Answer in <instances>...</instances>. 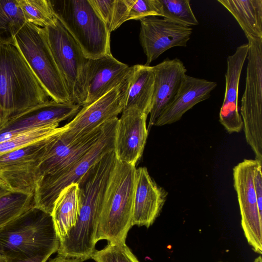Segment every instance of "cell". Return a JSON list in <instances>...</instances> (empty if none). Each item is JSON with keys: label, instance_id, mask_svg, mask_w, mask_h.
Here are the masks:
<instances>
[{"label": "cell", "instance_id": "1", "mask_svg": "<svg viewBox=\"0 0 262 262\" xmlns=\"http://www.w3.org/2000/svg\"><path fill=\"white\" fill-rule=\"evenodd\" d=\"M50 97L12 43H0V126Z\"/></svg>", "mask_w": 262, "mask_h": 262}, {"label": "cell", "instance_id": "2", "mask_svg": "<svg viewBox=\"0 0 262 262\" xmlns=\"http://www.w3.org/2000/svg\"><path fill=\"white\" fill-rule=\"evenodd\" d=\"M60 240L51 214L36 207L0 228V257L51 256Z\"/></svg>", "mask_w": 262, "mask_h": 262}, {"label": "cell", "instance_id": "3", "mask_svg": "<svg viewBox=\"0 0 262 262\" xmlns=\"http://www.w3.org/2000/svg\"><path fill=\"white\" fill-rule=\"evenodd\" d=\"M136 169L117 160L105 193L96 241L125 243L133 226Z\"/></svg>", "mask_w": 262, "mask_h": 262}, {"label": "cell", "instance_id": "4", "mask_svg": "<svg viewBox=\"0 0 262 262\" xmlns=\"http://www.w3.org/2000/svg\"><path fill=\"white\" fill-rule=\"evenodd\" d=\"M55 17L88 59L111 55L110 34L90 0H50Z\"/></svg>", "mask_w": 262, "mask_h": 262}, {"label": "cell", "instance_id": "5", "mask_svg": "<svg viewBox=\"0 0 262 262\" xmlns=\"http://www.w3.org/2000/svg\"><path fill=\"white\" fill-rule=\"evenodd\" d=\"M13 39L50 98L57 102L71 103L43 28L25 23L14 32Z\"/></svg>", "mask_w": 262, "mask_h": 262}, {"label": "cell", "instance_id": "6", "mask_svg": "<svg viewBox=\"0 0 262 262\" xmlns=\"http://www.w3.org/2000/svg\"><path fill=\"white\" fill-rule=\"evenodd\" d=\"M118 117L107 122L97 142L82 157L64 169L41 178L36 182L35 207L51 214L60 192L77 181L102 157L114 150Z\"/></svg>", "mask_w": 262, "mask_h": 262}, {"label": "cell", "instance_id": "7", "mask_svg": "<svg viewBox=\"0 0 262 262\" xmlns=\"http://www.w3.org/2000/svg\"><path fill=\"white\" fill-rule=\"evenodd\" d=\"M43 29L71 103L82 106L86 98L85 81L89 59L56 17L52 24Z\"/></svg>", "mask_w": 262, "mask_h": 262}, {"label": "cell", "instance_id": "8", "mask_svg": "<svg viewBox=\"0 0 262 262\" xmlns=\"http://www.w3.org/2000/svg\"><path fill=\"white\" fill-rule=\"evenodd\" d=\"M248 52L241 114L247 143L262 161V38L247 37Z\"/></svg>", "mask_w": 262, "mask_h": 262}, {"label": "cell", "instance_id": "9", "mask_svg": "<svg viewBox=\"0 0 262 262\" xmlns=\"http://www.w3.org/2000/svg\"><path fill=\"white\" fill-rule=\"evenodd\" d=\"M259 161L255 159L244 160L233 168V176L245 236L253 250L261 254L262 216L259 212L253 181L254 171Z\"/></svg>", "mask_w": 262, "mask_h": 262}, {"label": "cell", "instance_id": "10", "mask_svg": "<svg viewBox=\"0 0 262 262\" xmlns=\"http://www.w3.org/2000/svg\"><path fill=\"white\" fill-rule=\"evenodd\" d=\"M127 82V79L94 102L82 106L71 121L60 127L61 136L74 140L117 118L124 108Z\"/></svg>", "mask_w": 262, "mask_h": 262}, {"label": "cell", "instance_id": "11", "mask_svg": "<svg viewBox=\"0 0 262 262\" xmlns=\"http://www.w3.org/2000/svg\"><path fill=\"white\" fill-rule=\"evenodd\" d=\"M49 137L0 154V179L12 190L34 193L36 170Z\"/></svg>", "mask_w": 262, "mask_h": 262}, {"label": "cell", "instance_id": "12", "mask_svg": "<svg viewBox=\"0 0 262 262\" xmlns=\"http://www.w3.org/2000/svg\"><path fill=\"white\" fill-rule=\"evenodd\" d=\"M107 122L72 141L63 138L58 127L57 132L49 138L36 170V182L42 177L64 169L82 157L99 140Z\"/></svg>", "mask_w": 262, "mask_h": 262}, {"label": "cell", "instance_id": "13", "mask_svg": "<svg viewBox=\"0 0 262 262\" xmlns=\"http://www.w3.org/2000/svg\"><path fill=\"white\" fill-rule=\"evenodd\" d=\"M139 39L149 64L166 51L175 47H186L192 33L191 27L165 18L151 16L139 20Z\"/></svg>", "mask_w": 262, "mask_h": 262}, {"label": "cell", "instance_id": "14", "mask_svg": "<svg viewBox=\"0 0 262 262\" xmlns=\"http://www.w3.org/2000/svg\"><path fill=\"white\" fill-rule=\"evenodd\" d=\"M81 106L53 100L31 107L10 118L0 126V143L26 130L58 123L75 116Z\"/></svg>", "mask_w": 262, "mask_h": 262}, {"label": "cell", "instance_id": "15", "mask_svg": "<svg viewBox=\"0 0 262 262\" xmlns=\"http://www.w3.org/2000/svg\"><path fill=\"white\" fill-rule=\"evenodd\" d=\"M147 116L135 108L123 110L115 129L114 152L118 161L135 166L141 158L148 134Z\"/></svg>", "mask_w": 262, "mask_h": 262}, {"label": "cell", "instance_id": "16", "mask_svg": "<svg viewBox=\"0 0 262 262\" xmlns=\"http://www.w3.org/2000/svg\"><path fill=\"white\" fill-rule=\"evenodd\" d=\"M131 67L119 61L112 54L89 59L85 90L86 99L82 106L98 100L127 79Z\"/></svg>", "mask_w": 262, "mask_h": 262}, {"label": "cell", "instance_id": "17", "mask_svg": "<svg viewBox=\"0 0 262 262\" xmlns=\"http://www.w3.org/2000/svg\"><path fill=\"white\" fill-rule=\"evenodd\" d=\"M168 192L157 184L145 167L136 169L132 225L149 228L160 215Z\"/></svg>", "mask_w": 262, "mask_h": 262}, {"label": "cell", "instance_id": "18", "mask_svg": "<svg viewBox=\"0 0 262 262\" xmlns=\"http://www.w3.org/2000/svg\"><path fill=\"white\" fill-rule=\"evenodd\" d=\"M152 67L155 83L152 105L147 126L148 131L173 100L187 72L184 64L178 58L171 59L167 57Z\"/></svg>", "mask_w": 262, "mask_h": 262}, {"label": "cell", "instance_id": "19", "mask_svg": "<svg viewBox=\"0 0 262 262\" xmlns=\"http://www.w3.org/2000/svg\"><path fill=\"white\" fill-rule=\"evenodd\" d=\"M248 52V44H243L227 59L225 92L219 118L220 123L230 134L238 133L243 128L238 109V95L241 75Z\"/></svg>", "mask_w": 262, "mask_h": 262}, {"label": "cell", "instance_id": "20", "mask_svg": "<svg viewBox=\"0 0 262 262\" xmlns=\"http://www.w3.org/2000/svg\"><path fill=\"white\" fill-rule=\"evenodd\" d=\"M217 83L186 74L171 104L162 112L154 126L170 124L180 120L183 115L196 104L209 98Z\"/></svg>", "mask_w": 262, "mask_h": 262}, {"label": "cell", "instance_id": "21", "mask_svg": "<svg viewBox=\"0 0 262 262\" xmlns=\"http://www.w3.org/2000/svg\"><path fill=\"white\" fill-rule=\"evenodd\" d=\"M154 83L152 66L139 64L132 66L123 110L135 108L148 116L152 105Z\"/></svg>", "mask_w": 262, "mask_h": 262}, {"label": "cell", "instance_id": "22", "mask_svg": "<svg viewBox=\"0 0 262 262\" xmlns=\"http://www.w3.org/2000/svg\"><path fill=\"white\" fill-rule=\"evenodd\" d=\"M79 189L77 183L64 188L55 201L51 213L56 231L62 240L75 225L79 212Z\"/></svg>", "mask_w": 262, "mask_h": 262}, {"label": "cell", "instance_id": "23", "mask_svg": "<svg viewBox=\"0 0 262 262\" xmlns=\"http://www.w3.org/2000/svg\"><path fill=\"white\" fill-rule=\"evenodd\" d=\"M234 17L246 37L262 38V0H217Z\"/></svg>", "mask_w": 262, "mask_h": 262}, {"label": "cell", "instance_id": "24", "mask_svg": "<svg viewBox=\"0 0 262 262\" xmlns=\"http://www.w3.org/2000/svg\"><path fill=\"white\" fill-rule=\"evenodd\" d=\"M35 207L34 193L12 190L0 196V228Z\"/></svg>", "mask_w": 262, "mask_h": 262}, {"label": "cell", "instance_id": "25", "mask_svg": "<svg viewBox=\"0 0 262 262\" xmlns=\"http://www.w3.org/2000/svg\"><path fill=\"white\" fill-rule=\"evenodd\" d=\"M25 23L17 0H0V43L13 44L14 32Z\"/></svg>", "mask_w": 262, "mask_h": 262}, {"label": "cell", "instance_id": "26", "mask_svg": "<svg viewBox=\"0 0 262 262\" xmlns=\"http://www.w3.org/2000/svg\"><path fill=\"white\" fill-rule=\"evenodd\" d=\"M109 32L118 29L128 20L127 0H90Z\"/></svg>", "mask_w": 262, "mask_h": 262}, {"label": "cell", "instance_id": "27", "mask_svg": "<svg viewBox=\"0 0 262 262\" xmlns=\"http://www.w3.org/2000/svg\"><path fill=\"white\" fill-rule=\"evenodd\" d=\"M26 23L40 28L52 24L56 18L50 0H17Z\"/></svg>", "mask_w": 262, "mask_h": 262}, {"label": "cell", "instance_id": "28", "mask_svg": "<svg viewBox=\"0 0 262 262\" xmlns=\"http://www.w3.org/2000/svg\"><path fill=\"white\" fill-rule=\"evenodd\" d=\"M58 123H52L17 134L10 140L0 143V154L22 148L55 134Z\"/></svg>", "mask_w": 262, "mask_h": 262}, {"label": "cell", "instance_id": "29", "mask_svg": "<svg viewBox=\"0 0 262 262\" xmlns=\"http://www.w3.org/2000/svg\"><path fill=\"white\" fill-rule=\"evenodd\" d=\"M162 17L173 23L191 27L199 24L190 0H160Z\"/></svg>", "mask_w": 262, "mask_h": 262}, {"label": "cell", "instance_id": "30", "mask_svg": "<svg viewBox=\"0 0 262 262\" xmlns=\"http://www.w3.org/2000/svg\"><path fill=\"white\" fill-rule=\"evenodd\" d=\"M96 262H140L125 243L111 244L93 253Z\"/></svg>", "mask_w": 262, "mask_h": 262}, {"label": "cell", "instance_id": "31", "mask_svg": "<svg viewBox=\"0 0 262 262\" xmlns=\"http://www.w3.org/2000/svg\"><path fill=\"white\" fill-rule=\"evenodd\" d=\"M128 8V20H140L146 17H162V5L160 0H127Z\"/></svg>", "mask_w": 262, "mask_h": 262}, {"label": "cell", "instance_id": "32", "mask_svg": "<svg viewBox=\"0 0 262 262\" xmlns=\"http://www.w3.org/2000/svg\"><path fill=\"white\" fill-rule=\"evenodd\" d=\"M262 162L259 161L255 169L254 173V186L256 195L259 212L262 216Z\"/></svg>", "mask_w": 262, "mask_h": 262}, {"label": "cell", "instance_id": "33", "mask_svg": "<svg viewBox=\"0 0 262 262\" xmlns=\"http://www.w3.org/2000/svg\"><path fill=\"white\" fill-rule=\"evenodd\" d=\"M50 256L38 255L31 258L1 257L0 262H47Z\"/></svg>", "mask_w": 262, "mask_h": 262}, {"label": "cell", "instance_id": "34", "mask_svg": "<svg viewBox=\"0 0 262 262\" xmlns=\"http://www.w3.org/2000/svg\"><path fill=\"white\" fill-rule=\"evenodd\" d=\"M80 259L76 258H70L61 256H58L57 257L51 259L49 262H83Z\"/></svg>", "mask_w": 262, "mask_h": 262}, {"label": "cell", "instance_id": "35", "mask_svg": "<svg viewBox=\"0 0 262 262\" xmlns=\"http://www.w3.org/2000/svg\"><path fill=\"white\" fill-rule=\"evenodd\" d=\"M12 191L9 186L2 180H0V196Z\"/></svg>", "mask_w": 262, "mask_h": 262}, {"label": "cell", "instance_id": "36", "mask_svg": "<svg viewBox=\"0 0 262 262\" xmlns=\"http://www.w3.org/2000/svg\"><path fill=\"white\" fill-rule=\"evenodd\" d=\"M254 262H262L261 256L260 255L257 258H256L254 261Z\"/></svg>", "mask_w": 262, "mask_h": 262}, {"label": "cell", "instance_id": "37", "mask_svg": "<svg viewBox=\"0 0 262 262\" xmlns=\"http://www.w3.org/2000/svg\"><path fill=\"white\" fill-rule=\"evenodd\" d=\"M0 123H1V116H0Z\"/></svg>", "mask_w": 262, "mask_h": 262}, {"label": "cell", "instance_id": "38", "mask_svg": "<svg viewBox=\"0 0 262 262\" xmlns=\"http://www.w3.org/2000/svg\"><path fill=\"white\" fill-rule=\"evenodd\" d=\"M0 261H1V257H0Z\"/></svg>", "mask_w": 262, "mask_h": 262}, {"label": "cell", "instance_id": "39", "mask_svg": "<svg viewBox=\"0 0 262 262\" xmlns=\"http://www.w3.org/2000/svg\"><path fill=\"white\" fill-rule=\"evenodd\" d=\"M219 262H223V261H219Z\"/></svg>", "mask_w": 262, "mask_h": 262}]
</instances>
